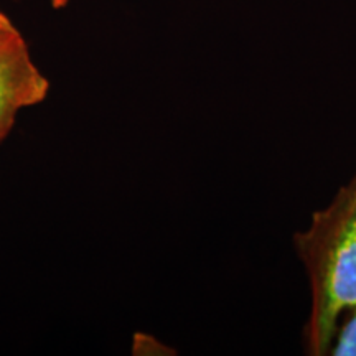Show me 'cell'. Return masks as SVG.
<instances>
[{
	"label": "cell",
	"mask_w": 356,
	"mask_h": 356,
	"mask_svg": "<svg viewBox=\"0 0 356 356\" xmlns=\"http://www.w3.org/2000/svg\"><path fill=\"white\" fill-rule=\"evenodd\" d=\"M293 248L310 287L304 325L305 353L327 356L343 314L356 305V184L350 180L309 226L293 234Z\"/></svg>",
	"instance_id": "obj_1"
},
{
	"label": "cell",
	"mask_w": 356,
	"mask_h": 356,
	"mask_svg": "<svg viewBox=\"0 0 356 356\" xmlns=\"http://www.w3.org/2000/svg\"><path fill=\"white\" fill-rule=\"evenodd\" d=\"M50 91V81L33 63L26 43L0 56V142L12 131L22 109L38 104Z\"/></svg>",
	"instance_id": "obj_2"
},
{
	"label": "cell",
	"mask_w": 356,
	"mask_h": 356,
	"mask_svg": "<svg viewBox=\"0 0 356 356\" xmlns=\"http://www.w3.org/2000/svg\"><path fill=\"white\" fill-rule=\"evenodd\" d=\"M328 355L356 356V305L346 310L338 322Z\"/></svg>",
	"instance_id": "obj_3"
},
{
	"label": "cell",
	"mask_w": 356,
	"mask_h": 356,
	"mask_svg": "<svg viewBox=\"0 0 356 356\" xmlns=\"http://www.w3.org/2000/svg\"><path fill=\"white\" fill-rule=\"evenodd\" d=\"M24 42L25 38L22 37L19 29L13 25V22L8 19L6 13L0 10V56Z\"/></svg>",
	"instance_id": "obj_4"
},
{
	"label": "cell",
	"mask_w": 356,
	"mask_h": 356,
	"mask_svg": "<svg viewBox=\"0 0 356 356\" xmlns=\"http://www.w3.org/2000/svg\"><path fill=\"white\" fill-rule=\"evenodd\" d=\"M70 2H71V0H50L53 8H63V7L68 6Z\"/></svg>",
	"instance_id": "obj_5"
},
{
	"label": "cell",
	"mask_w": 356,
	"mask_h": 356,
	"mask_svg": "<svg viewBox=\"0 0 356 356\" xmlns=\"http://www.w3.org/2000/svg\"><path fill=\"white\" fill-rule=\"evenodd\" d=\"M351 180H353V181H355V184H356V173H355V175H353V178H351Z\"/></svg>",
	"instance_id": "obj_6"
}]
</instances>
